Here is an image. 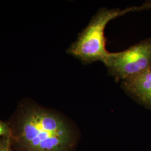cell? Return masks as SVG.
I'll return each instance as SVG.
<instances>
[{
	"instance_id": "cell-1",
	"label": "cell",
	"mask_w": 151,
	"mask_h": 151,
	"mask_svg": "<svg viewBox=\"0 0 151 151\" xmlns=\"http://www.w3.org/2000/svg\"><path fill=\"white\" fill-rule=\"evenodd\" d=\"M17 138L26 151H68L73 142L72 130L64 119L37 106L22 112Z\"/></svg>"
},
{
	"instance_id": "cell-2",
	"label": "cell",
	"mask_w": 151,
	"mask_h": 151,
	"mask_svg": "<svg viewBox=\"0 0 151 151\" xmlns=\"http://www.w3.org/2000/svg\"><path fill=\"white\" fill-rule=\"evenodd\" d=\"M151 10V1L140 6H133L124 9H108L98 11L81 33L67 52L85 64L96 61L103 62L110 52L106 49V39L104 35L108 22L114 19L132 11Z\"/></svg>"
},
{
	"instance_id": "cell-3",
	"label": "cell",
	"mask_w": 151,
	"mask_h": 151,
	"mask_svg": "<svg viewBox=\"0 0 151 151\" xmlns=\"http://www.w3.org/2000/svg\"><path fill=\"white\" fill-rule=\"evenodd\" d=\"M103 63L111 75L123 81L151 70V38L144 39L124 51L110 52Z\"/></svg>"
},
{
	"instance_id": "cell-4",
	"label": "cell",
	"mask_w": 151,
	"mask_h": 151,
	"mask_svg": "<svg viewBox=\"0 0 151 151\" xmlns=\"http://www.w3.org/2000/svg\"><path fill=\"white\" fill-rule=\"evenodd\" d=\"M122 86L137 101L151 109V70L123 81Z\"/></svg>"
},
{
	"instance_id": "cell-5",
	"label": "cell",
	"mask_w": 151,
	"mask_h": 151,
	"mask_svg": "<svg viewBox=\"0 0 151 151\" xmlns=\"http://www.w3.org/2000/svg\"><path fill=\"white\" fill-rule=\"evenodd\" d=\"M11 131L7 124L0 121V139L11 137Z\"/></svg>"
},
{
	"instance_id": "cell-6",
	"label": "cell",
	"mask_w": 151,
	"mask_h": 151,
	"mask_svg": "<svg viewBox=\"0 0 151 151\" xmlns=\"http://www.w3.org/2000/svg\"><path fill=\"white\" fill-rule=\"evenodd\" d=\"M10 138L11 137L0 139V151H12L10 147Z\"/></svg>"
}]
</instances>
